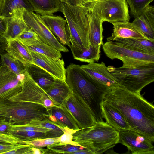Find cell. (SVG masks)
<instances>
[{
  "label": "cell",
  "mask_w": 154,
  "mask_h": 154,
  "mask_svg": "<svg viewBox=\"0 0 154 154\" xmlns=\"http://www.w3.org/2000/svg\"><path fill=\"white\" fill-rule=\"evenodd\" d=\"M60 11L67 22L66 30L73 55L89 48L88 9L83 5H73L61 1Z\"/></svg>",
  "instance_id": "3957f363"
},
{
  "label": "cell",
  "mask_w": 154,
  "mask_h": 154,
  "mask_svg": "<svg viewBox=\"0 0 154 154\" xmlns=\"http://www.w3.org/2000/svg\"><path fill=\"white\" fill-rule=\"evenodd\" d=\"M154 0H126L131 15L134 18L142 14L146 8Z\"/></svg>",
  "instance_id": "e575fe53"
},
{
  "label": "cell",
  "mask_w": 154,
  "mask_h": 154,
  "mask_svg": "<svg viewBox=\"0 0 154 154\" xmlns=\"http://www.w3.org/2000/svg\"><path fill=\"white\" fill-rule=\"evenodd\" d=\"M47 108L48 114L46 119L61 128L79 129L76 122L65 106H54Z\"/></svg>",
  "instance_id": "2e32d148"
},
{
  "label": "cell",
  "mask_w": 154,
  "mask_h": 154,
  "mask_svg": "<svg viewBox=\"0 0 154 154\" xmlns=\"http://www.w3.org/2000/svg\"><path fill=\"white\" fill-rule=\"evenodd\" d=\"M10 134L21 141L46 138V132L31 131H10Z\"/></svg>",
  "instance_id": "d6a6232c"
},
{
  "label": "cell",
  "mask_w": 154,
  "mask_h": 154,
  "mask_svg": "<svg viewBox=\"0 0 154 154\" xmlns=\"http://www.w3.org/2000/svg\"><path fill=\"white\" fill-rule=\"evenodd\" d=\"M38 38L37 33L32 29L28 27L16 39L26 45H28L38 40Z\"/></svg>",
  "instance_id": "d590c367"
},
{
  "label": "cell",
  "mask_w": 154,
  "mask_h": 154,
  "mask_svg": "<svg viewBox=\"0 0 154 154\" xmlns=\"http://www.w3.org/2000/svg\"><path fill=\"white\" fill-rule=\"evenodd\" d=\"M88 8L89 26V39L90 45L101 47L103 44V22L97 13Z\"/></svg>",
  "instance_id": "44dd1931"
},
{
  "label": "cell",
  "mask_w": 154,
  "mask_h": 154,
  "mask_svg": "<svg viewBox=\"0 0 154 154\" xmlns=\"http://www.w3.org/2000/svg\"><path fill=\"white\" fill-rule=\"evenodd\" d=\"M47 98H50L32 79L26 70L21 91L8 100L12 102H32L43 104V101Z\"/></svg>",
  "instance_id": "4fadbf2b"
},
{
  "label": "cell",
  "mask_w": 154,
  "mask_h": 154,
  "mask_svg": "<svg viewBox=\"0 0 154 154\" xmlns=\"http://www.w3.org/2000/svg\"><path fill=\"white\" fill-rule=\"evenodd\" d=\"M24 19L27 26L37 33L42 42L60 52H68V48L60 43L51 32L40 15L33 11H28L25 9Z\"/></svg>",
  "instance_id": "9c48e42d"
},
{
  "label": "cell",
  "mask_w": 154,
  "mask_h": 154,
  "mask_svg": "<svg viewBox=\"0 0 154 154\" xmlns=\"http://www.w3.org/2000/svg\"><path fill=\"white\" fill-rule=\"evenodd\" d=\"M63 128L64 133L58 137L59 143H69L79 145L76 142L72 140L73 134L76 130L70 129L67 128Z\"/></svg>",
  "instance_id": "74e56055"
},
{
  "label": "cell",
  "mask_w": 154,
  "mask_h": 154,
  "mask_svg": "<svg viewBox=\"0 0 154 154\" xmlns=\"http://www.w3.org/2000/svg\"><path fill=\"white\" fill-rule=\"evenodd\" d=\"M48 28L62 44L70 48L71 44L66 30V20L59 16L51 15H40Z\"/></svg>",
  "instance_id": "ac0fdd59"
},
{
  "label": "cell",
  "mask_w": 154,
  "mask_h": 154,
  "mask_svg": "<svg viewBox=\"0 0 154 154\" xmlns=\"http://www.w3.org/2000/svg\"><path fill=\"white\" fill-rule=\"evenodd\" d=\"M12 125L5 120H0V134L11 135L10 131Z\"/></svg>",
  "instance_id": "7bdbcfd3"
},
{
  "label": "cell",
  "mask_w": 154,
  "mask_h": 154,
  "mask_svg": "<svg viewBox=\"0 0 154 154\" xmlns=\"http://www.w3.org/2000/svg\"><path fill=\"white\" fill-rule=\"evenodd\" d=\"M26 144L0 143V154H5L7 152L24 146Z\"/></svg>",
  "instance_id": "ab89813d"
},
{
  "label": "cell",
  "mask_w": 154,
  "mask_h": 154,
  "mask_svg": "<svg viewBox=\"0 0 154 154\" xmlns=\"http://www.w3.org/2000/svg\"><path fill=\"white\" fill-rule=\"evenodd\" d=\"M24 8L13 11L11 17L8 19L6 31L2 36L7 41L16 39L28 26L24 19Z\"/></svg>",
  "instance_id": "e0dca14e"
},
{
  "label": "cell",
  "mask_w": 154,
  "mask_h": 154,
  "mask_svg": "<svg viewBox=\"0 0 154 154\" xmlns=\"http://www.w3.org/2000/svg\"><path fill=\"white\" fill-rule=\"evenodd\" d=\"M24 66L32 79L45 92L53 83L55 78L40 66L33 63Z\"/></svg>",
  "instance_id": "cb8c5ba5"
},
{
  "label": "cell",
  "mask_w": 154,
  "mask_h": 154,
  "mask_svg": "<svg viewBox=\"0 0 154 154\" xmlns=\"http://www.w3.org/2000/svg\"><path fill=\"white\" fill-rule=\"evenodd\" d=\"M80 67L88 78L97 84L110 89L119 85L103 62L88 63Z\"/></svg>",
  "instance_id": "5bb4252c"
},
{
  "label": "cell",
  "mask_w": 154,
  "mask_h": 154,
  "mask_svg": "<svg viewBox=\"0 0 154 154\" xmlns=\"http://www.w3.org/2000/svg\"><path fill=\"white\" fill-rule=\"evenodd\" d=\"M61 2L73 5H82V0H60Z\"/></svg>",
  "instance_id": "bcb514c9"
},
{
  "label": "cell",
  "mask_w": 154,
  "mask_h": 154,
  "mask_svg": "<svg viewBox=\"0 0 154 154\" xmlns=\"http://www.w3.org/2000/svg\"><path fill=\"white\" fill-rule=\"evenodd\" d=\"M46 147L48 151L46 154H74L79 151L89 150L82 146L69 143H56Z\"/></svg>",
  "instance_id": "f546056e"
},
{
  "label": "cell",
  "mask_w": 154,
  "mask_h": 154,
  "mask_svg": "<svg viewBox=\"0 0 154 154\" xmlns=\"http://www.w3.org/2000/svg\"><path fill=\"white\" fill-rule=\"evenodd\" d=\"M2 63L9 70L17 75L25 73L26 69L23 64L10 55L7 52L0 54Z\"/></svg>",
  "instance_id": "4dcf8cb0"
},
{
  "label": "cell",
  "mask_w": 154,
  "mask_h": 154,
  "mask_svg": "<svg viewBox=\"0 0 154 154\" xmlns=\"http://www.w3.org/2000/svg\"><path fill=\"white\" fill-rule=\"evenodd\" d=\"M103 101L120 112L133 130L154 142V106L140 94L119 85L107 92Z\"/></svg>",
  "instance_id": "6da1fadb"
},
{
  "label": "cell",
  "mask_w": 154,
  "mask_h": 154,
  "mask_svg": "<svg viewBox=\"0 0 154 154\" xmlns=\"http://www.w3.org/2000/svg\"><path fill=\"white\" fill-rule=\"evenodd\" d=\"M33 147L30 145L26 144L24 146L8 152L5 154H33Z\"/></svg>",
  "instance_id": "60d3db41"
},
{
  "label": "cell",
  "mask_w": 154,
  "mask_h": 154,
  "mask_svg": "<svg viewBox=\"0 0 154 154\" xmlns=\"http://www.w3.org/2000/svg\"><path fill=\"white\" fill-rule=\"evenodd\" d=\"M20 140L11 135L0 134V143L19 144Z\"/></svg>",
  "instance_id": "b9f144b4"
},
{
  "label": "cell",
  "mask_w": 154,
  "mask_h": 154,
  "mask_svg": "<svg viewBox=\"0 0 154 154\" xmlns=\"http://www.w3.org/2000/svg\"><path fill=\"white\" fill-rule=\"evenodd\" d=\"M28 124L48 129L49 131L46 132V138H58L64 133L63 128L56 125L47 119L42 120H33Z\"/></svg>",
  "instance_id": "f1b7e54d"
},
{
  "label": "cell",
  "mask_w": 154,
  "mask_h": 154,
  "mask_svg": "<svg viewBox=\"0 0 154 154\" xmlns=\"http://www.w3.org/2000/svg\"><path fill=\"white\" fill-rule=\"evenodd\" d=\"M145 20L154 27V7L149 5L143 11L142 14Z\"/></svg>",
  "instance_id": "f35d334b"
},
{
  "label": "cell",
  "mask_w": 154,
  "mask_h": 154,
  "mask_svg": "<svg viewBox=\"0 0 154 154\" xmlns=\"http://www.w3.org/2000/svg\"><path fill=\"white\" fill-rule=\"evenodd\" d=\"M112 24L113 26V32L111 36L107 38V41H113L116 38L148 40L143 32L133 22H119Z\"/></svg>",
  "instance_id": "d6986e66"
},
{
  "label": "cell",
  "mask_w": 154,
  "mask_h": 154,
  "mask_svg": "<svg viewBox=\"0 0 154 154\" xmlns=\"http://www.w3.org/2000/svg\"><path fill=\"white\" fill-rule=\"evenodd\" d=\"M25 72L16 75L2 63L0 69V102L8 100L21 91Z\"/></svg>",
  "instance_id": "7c38bea8"
},
{
  "label": "cell",
  "mask_w": 154,
  "mask_h": 154,
  "mask_svg": "<svg viewBox=\"0 0 154 154\" xmlns=\"http://www.w3.org/2000/svg\"><path fill=\"white\" fill-rule=\"evenodd\" d=\"M0 114L12 125H20L45 119L48 112L42 104L7 100L0 102Z\"/></svg>",
  "instance_id": "8992f818"
},
{
  "label": "cell",
  "mask_w": 154,
  "mask_h": 154,
  "mask_svg": "<svg viewBox=\"0 0 154 154\" xmlns=\"http://www.w3.org/2000/svg\"><path fill=\"white\" fill-rule=\"evenodd\" d=\"M33 63L45 70L55 78L66 81V69L63 59H55L45 55L29 50Z\"/></svg>",
  "instance_id": "9a60e30c"
},
{
  "label": "cell",
  "mask_w": 154,
  "mask_h": 154,
  "mask_svg": "<svg viewBox=\"0 0 154 154\" xmlns=\"http://www.w3.org/2000/svg\"><path fill=\"white\" fill-rule=\"evenodd\" d=\"M3 0H0V9L1 8V7L2 4V3Z\"/></svg>",
  "instance_id": "681fc988"
},
{
  "label": "cell",
  "mask_w": 154,
  "mask_h": 154,
  "mask_svg": "<svg viewBox=\"0 0 154 154\" xmlns=\"http://www.w3.org/2000/svg\"><path fill=\"white\" fill-rule=\"evenodd\" d=\"M100 47L90 45L89 48L77 54L73 55L74 59L90 63L97 62L100 57Z\"/></svg>",
  "instance_id": "1f68e13d"
},
{
  "label": "cell",
  "mask_w": 154,
  "mask_h": 154,
  "mask_svg": "<svg viewBox=\"0 0 154 154\" xmlns=\"http://www.w3.org/2000/svg\"><path fill=\"white\" fill-rule=\"evenodd\" d=\"M0 120H5V117L0 114Z\"/></svg>",
  "instance_id": "c3c4849f"
},
{
  "label": "cell",
  "mask_w": 154,
  "mask_h": 154,
  "mask_svg": "<svg viewBox=\"0 0 154 154\" xmlns=\"http://www.w3.org/2000/svg\"><path fill=\"white\" fill-rule=\"evenodd\" d=\"M34 11L40 15H51L60 11V0H29Z\"/></svg>",
  "instance_id": "484cf974"
},
{
  "label": "cell",
  "mask_w": 154,
  "mask_h": 154,
  "mask_svg": "<svg viewBox=\"0 0 154 154\" xmlns=\"http://www.w3.org/2000/svg\"><path fill=\"white\" fill-rule=\"evenodd\" d=\"M119 85L140 94L143 88L154 81V63L136 67H107Z\"/></svg>",
  "instance_id": "5b68a950"
},
{
  "label": "cell",
  "mask_w": 154,
  "mask_h": 154,
  "mask_svg": "<svg viewBox=\"0 0 154 154\" xmlns=\"http://www.w3.org/2000/svg\"><path fill=\"white\" fill-rule=\"evenodd\" d=\"M101 109L103 118L116 130H132L122 113L112 105L103 101L101 104Z\"/></svg>",
  "instance_id": "ffe728a7"
},
{
  "label": "cell",
  "mask_w": 154,
  "mask_h": 154,
  "mask_svg": "<svg viewBox=\"0 0 154 154\" xmlns=\"http://www.w3.org/2000/svg\"><path fill=\"white\" fill-rule=\"evenodd\" d=\"M132 22L143 32L148 40L154 41V27L145 20L143 15L135 18Z\"/></svg>",
  "instance_id": "836d02e7"
},
{
  "label": "cell",
  "mask_w": 154,
  "mask_h": 154,
  "mask_svg": "<svg viewBox=\"0 0 154 154\" xmlns=\"http://www.w3.org/2000/svg\"><path fill=\"white\" fill-rule=\"evenodd\" d=\"M49 131L48 129L34 126L29 124L20 125H12L10 131H31L46 132Z\"/></svg>",
  "instance_id": "8d00e7d4"
},
{
  "label": "cell",
  "mask_w": 154,
  "mask_h": 154,
  "mask_svg": "<svg viewBox=\"0 0 154 154\" xmlns=\"http://www.w3.org/2000/svg\"><path fill=\"white\" fill-rule=\"evenodd\" d=\"M102 48L109 58L121 60L123 67H136L154 63V55L130 49L117 45L112 41L103 43Z\"/></svg>",
  "instance_id": "ba28073f"
},
{
  "label": "cell",
  "mask_w": 154,
  "mask_h": 154,
  "mask_svg": "<svg viewBox=\"0 0 154 154\" xmlns=\"http://www.w3.org/2000/svg\"><path fill=\"white\" fill-rule=\"evenodd\" d=\"M119 45L146 54L154 55V41L137 38H116L113 41Z\"/></svg>",
  "instance_id": "603a6c76"
},
{
  "label": "cell",
  "mask_w": 154,
  "mask_h": 154,
  "mask_svg": "<svg viewBox=\"0 0 154 154\" xmlns=\"http://www.w3.org/2000/svg\"><path fill=\"white\" fill-rule=\"evenodd\" d=\"M7 42L3 37L0 36V54L3 53L5 50Z\"/></svg>",
  "instance_id": "f6af8a7d"
},
{
  "label": "cell",
  "mask_w": 154,
  "mask_h": 154,
  "mask_svg": "<svg viewBox=\"0 0 154 154\" xmlns=\"http://www.w3.org/2000/svg\"><path fill=\"white\" fill-rule=\"evenodd\" d=\"M29 51L40 53L55 59L62 57L60 51L38 39L28 45H26Z\"/></svg>",
  "instance_id": "83f0119b"
},
{
  "label": "cell",
  "mask_w": 154,
  "mask_h": 154,
  "mask_svg": "<svg viewBox=\"0 0 154 154\" xmlns=\"http://www.w3.org/2000/svg\"><path fill=\"white\" fill-rule=\"evenodd\" d=\"M56 106H63L65 101L72 92L66 81L55 78L54 80L45 92Z\"/></svg>",
  "instance_id": "7402d4cb"
},
{
  "label": "cell",
  "mask_w": 154,
  "mask_h": 154,
  "mask_svg": "<svg viewBox=\"0 0 154 154\" xmlns=\"http://www.w3.org/2000/svg\"><path fill=\"white\" fill-rule=\"evenodd\" d=\"M82 4L97 13L103 22L129 21L126 0H82Z\"/></svg>",
  "instance_id": "52a82bcc"
},
{
  "label": "cell",
  "mask_w": 154,
  "mask_h": 154,
  "mask_svg": "<svg viewBox=\"0 0 154 154\" xmlns=\"http://www.w3.org/2000/svg\"><path fill=\"white\" fill-rule=\"evenodd\" d=\"M21 8H24L28 11H34L29 0H3L0 9V15L11 17L13 10Z\"/></svg>",
  "instance_id": "4316f807"
},
{
  "label": "cell",
  "mask_w": 154,
  "mask_h": 154,
  "mask_svg": "<svg viewBox=\"0 0 154 154\" xmlns=\"http://www.w3.org/2000/svg\"><path fill=\"white\" fill-rule=\"evenodd\" d=\"M63 106L69 110L76 122L79 129L91 127L97 122L90 109L84 102L73 92Z\"/></svg>",
  "instance_id": "8fae6325"
},
{
  "label": "cell",
  "mask_w": 154,
  "mask_h": 154,
  "mask_svg": "<svg viewBox=\"0 0 154 154\" xmlns=\"http://www.w3.org/2000/svg\"><path fill=\"white\" fill-rule=\"evenodd\" d=\"M72 140L92 152L101 154L118 143V131L104 122H97L93 126L76 130L73 134Z\"/></svg>",
  "instance_id": "277c9868"
},
{
  "label": "cell",
  "mask_w": 154,
  "mask_h": 154,
  "mask_svg": "<svg viewBox=\"0 0 154 154\" xmlns=\"http://www.w3.org/2000/svg\"><path fill=\"white\" fill-rule=\"evenodd\" d=\"M118 143L125 146L133 154H154V142L137 132L130 129H120Z\"/></svg>",
  "instance_id": "30bf717a"
},
{
  "label": "cell",
  "mask_w": 154,
  "mask_h": 154,
  "mask_svg": "<svg viewBox=\"0 0 154 154\" xmlns=\"http://www.w3.org/2000/svg\"><path fill=\"white\" fill-rule=\"evenodd\" d=\"M43 105L46 108L56 106L54 101L50 98L45 99L43 101Z\"/></svg>",
  "instance_id": "7dc6e473"
},
{
  "label": "cell",
  "mask_w": 154,
  "mask_h": 154,
  "mask_svg": "<svg viewBox=\"0 0 154 154\" xmlns=\"http://www.w3.org/2000/svg\"><path fill=\"white\" fill-rule=\"evenodd\" d=\"M8 18L0 16V36L2 37L6 31Z\"/></svg>",
  "instance_id": "ee69618b"
},
{
  "label": "cell",
  "mask_w": 154,
  "mask_h": 154,
  "mask_svg": "<svg viewBox=\"0 0 154 154\" xmlns=\"http://www.w3.org/2000/svg\"><path fill=\"white\" fill-rule=\"evenodd\" d=\"M7 42L5 51L10 55L21 62L24 66L33 63L31 54L25 45L17 39Z\"/></svg>",
  "instance_id": "d4e9b609"
},
{
  "label": "cell",
  "mask_w": 154,
  "mask_h": 154,
  "mask_svg": "<svg viewBox=\"0 0 154 154\" xmlns=\"http://www.w3.org/2000/svg\"><path fill=\"white\" fill-rule=\"evenodd\" d=\"M66 81L72 92L87 105L96 122H104L101 104L110 89L91 81L83 73L80 65L74 63H70L66 69Z\"/></svg>",
  "instance_id": "7a4b0ae2"
}]
</instances>
